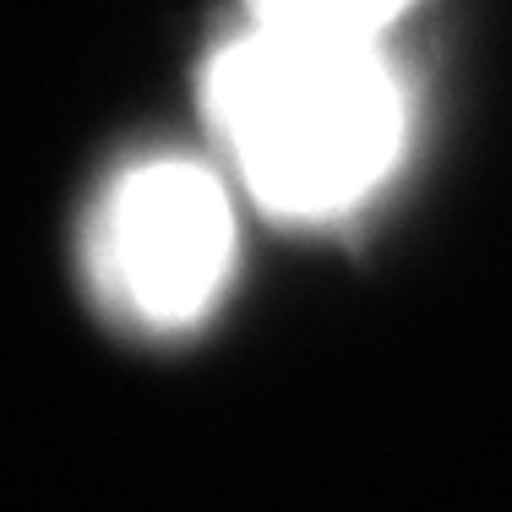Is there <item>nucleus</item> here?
Here are the masks:
<instances>
[{"label":"nucleus","mask_w":512,"mask_h":512,"mask_svg":"<svg viewBox=\"0 0 512 512\" xmlns=\"http://www.w3.org/2000/svg\"><path fill=\"white\" fill-rule=\"evenodd\" d=\"M202 109L246 197L289 224H327L376 197L409 131L382 39L273 22H251L207 60Z\"/></svg>","instance_id":"1"},{"label":"nucleus","mask_w":512,"mask_h":512,"mask_svg":"<svg viewBox=\"0 0 512 512\" xmlns=\"http://www.w3.org/2000/svg\"><path fill=\"white\" fill-rule=\"evenodd\" d=\"M235 246V191L218 169L197 158H142L93 207V295L137 333H191L224 300Z\"/></svg>","instance_id":"2"},{"label":"nucleus","mask_w":512,"mask_h":512,"mask_svg":"<svg viewBox=\"0 0 512 512\" xmlns=\"http://www.w3.org/2000/svg\"><path fill=\"white\" fill-rule=\"evenodd\" d=\"M414 0H251V22L306 33H344V39H382Z\"/></svg>","instance_id":"3"}]
</instances>
